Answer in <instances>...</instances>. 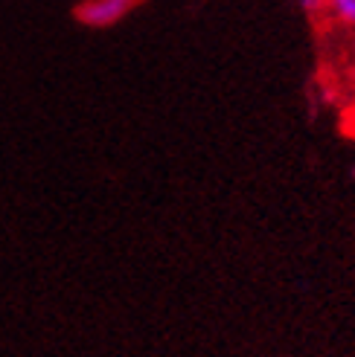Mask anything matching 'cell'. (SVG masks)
<instances>
[{
	"label": "cell",
	"instance_id": "obj_2",
	"mask_svg": "<svg viewBox=\"0 0 355 357\" xmlns=\"http://www.w3.org/2000/svg\"><path fill=\"white\" fill-rule=\"evenodd\" d=\"M329 3L344 24H355V0H329Z\"/></svg>",
	"mask_w": 355,
	"mask_h": 357
},
{
	"label": "cell",
	"instance_id": "obj_1",
	"mask_svg": "<svg viewBox=\"0 0 355 357\" xmlns=\"http://www.w3.org/2000/svg\"><path fill=\"white\" fill-rule=\"evenodd\" d=\"M143 0H85L76 6V21L94 29H105L122 21L131 9H137Z\"/></svg>",
	"mask_w": 355,
	"mask_h": 357
},
{
	"label": "cell",
	"instance_id": "obj_3",
	"mask_svg": "<svg viewBox=\"0 0 355 357\" xmlns=\"http://www.w3.org/2000/svg\"><path fill=\"white\" fill-rule=\"evenodd\" d=\"M300 3H303L309 12H314V9H321V3H324V0H300Z\"/></svg>",
	"mask_w": 355,
	"mask_h": 357
}]
</instances>
